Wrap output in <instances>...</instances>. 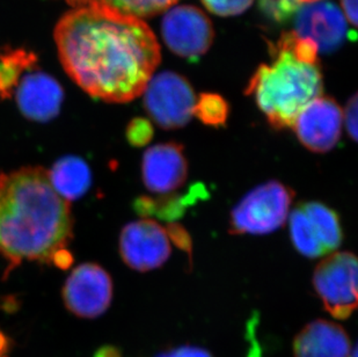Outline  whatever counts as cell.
<instances>
[{"instance_id":"f546056e","label":"cell","mask_w":358,"mask_h":357,"mask_svg":"<svg viewBox=\"0 0 358 357\" xmlns=\"http://www.w3.org/2000/svg\"><path fill=\"white\" fill-rule=\"evenodd\" d=\"M88 0H68V3L71 4L73 6H80V5H84V4L87 3Z\"/></svg>"},{"instance_id":"44dd1931","label":"cell","mask_w":358,"mask_h":357,"mask_svg":"<svg viewBox=\"0 0 358 357\" xmlns=\"http://www.w3.org/2000/svg\"><path fill=\"white\" fill-rule=\"evenodd\" d=\"M202 3L211 13L220 17H234L250 8L254 0H202Z\"/></svg>"},{"instance_id":"30bf717a","label":"cell","mask_w":358,"mask_h":357,"mask_svg":"<svg viewBox=\"0 0 358 357\" xmlns=\"http://www.w3.org/2000/svg\"><path fill=\"white\" fill-rule=\"evenodd\" d=\"M120 253L125 265L138 272L162 266L171 255L165 229L152 219L129 223L122 230Z\"/></svg>"},{"instance_id":"484cf974","label":"cell","mask_w":358,"mask_h":357,"mask_svg":"<svg viewBox=\"0 0 358 357\" xmlns=\"http://www.w3.org/2000/svg\"><path fill=\"white\" fill-rule=\"evenodd\" d=\"M73 255L72 253L64 247V248H59L51 255L50 263L54 266L57 267L59 270H68L71 268L73 265Z\"/></svg>"},{"instance_id":"e0dca14e","label":"cell","mask_w":358,"mask_h":357,"mask_svg":"<svg viewBox=\"0 0 358 357\" xmlns=\"http://www.w3.org/2000/svg\"><path fill=\"white\" fill-rule=\"evenodd\" d=\"M36 63L33 52L26 50H10L0 56V99L13 97L19 79L28 68Z\"/></svg>"},{"instance_id":"3957f363","label":"cell","mask_w":358,"mask_h":357,"mask_svg":"<svg viewBox=\"0 0 358 357\" xmlns=\"http://www.w3.org/2000/svg\"><path fill=\"white\" fill-rule=\"evenodd\" d=\"M271 64L257 68L246 93L255 99L275 129L294 125L298 115L322 93L318 47L312 41L283 33L271 47Z\"/></svg>"},{"instance_id":"2e32d148","label":"cell","mask_w":358,"mask_h":357,"mask_svg":"<svg viewBox=\"0 0 358 357\" xmlns=\"http://www.w3.org/2000/svg\"><path fill=\"white\" fill-rule=\"evenodd\" d=\"M51 186L65 201H73L85 195L92 183L90 166L75 155L59 159L48 172Z\"/></svg>"},{"instance_id":"83f0119b","label":"cell","mask_w":358,"mask_h":357,"mask_svg":"<svg viewBox=\"0 0 358 357\" xmlns=\"http://www.w3.org/2000/svg\"><path fill=\"white\" fill-rule=\"evenodd\" d=\"M12 341L3 330H0V357L10 356V351H12Z\"/></svg>"},{"instance_id":"5bb4252c","label":"cell","mask_w":358,"mask_h":357,"mask_svg":"<svg viewBox=\"0 0 358 357\" xmlns=\"http://www.w3.org/2000/svg\"><path fill=\"white\" fill-rule=\"evenodd\" d=\"M188 164L183 146L169 142L155 145L143 155L142 176L150 192L169 194L186 182Z\"/></svg>"},{"instance_id":"4fadbf2b","label":"cell","mask_w":358,"mask_h":357,"mask_svg":"<svg viewBox=\"0 0 358 357\" xmlns=\"http://www.w3.org/2000/svg\"><path fill=\"white\" fill-rule=\"evenodd\" d=\"M13 95L22 115L36 122H48L56 118L64 98L59 83L41 71L36 63L22 74Z\"/></svg>"},{"instance_id":"8fae6325","label":"cell","mask_w":358,"mask_h":357,"mask_svg":"<svg viewBox=\"0 0 358 357\" xmlns=\"http://www.w3.org/2000/svg\"><path fill=\"white\" fill-rule=\"evenodd\" d=\"M343 111L333 98L319 97L299 113L292 128L305 148L317 153L331 151L341 137Z\"/></svg>"},{"instance_id":"ffe728a7","label":"cell","mask_w":358,"mask_h":357,"mask_svg":"<svg viewBox=\"0 0 358 357\" xmlns=\"http://www.w3.org/2000/svg\"><path fill=\"white\" fill-rule=\"evenodd\" d=\"M304 1L305 0H260V7L269 19L282 24L290 20Z\"/></svg>"},{"instance_id":"7c38bea8","label":"cell","mask_w":358,"mask_h":357,"mask_svg":"<svg viewBox=\"0 0 358 357\" xmlns=\"http://www.w3.org/2000/svg\"><path fill=\"white\" fill-rule=\"evenodd\" d=\"M347 20L334 3L319 0L298 10L294 33L315 43L318 51L329 54L338 50L347 36Z\"/></svg>"},{"instance_id":"7a4b0ae2","label":"cell","mask_w":358,"mask_h":357,"mask_svg":"<svg viewBox=\"0 0 358 357\" xmlns=\"http://www.w3.org/2000/svg\"><path fill=\"white\" fill-rule=\"evenodd\" d=\"M73 238L68 201L51 186L47 169L22 167L0 174V258L5 276L24 261L50 263Z\"/></svg>"},{"instance_id":"ac0fdd59","label":"cell","mask_w":358,"mask_h":357,"mask_svg":"<svg viewBox=\"0 0 358 357\" xmlns=\"http://www.w3.org/2000/svg\"><path fill=\"white\" fill-rule=\"evenodd\" d=\"M105 5L119 13L143 20L162 13L179 0H88ZM87 1V3H88Z\"/></svg>"},{"instance_id":"9c48e42d","label":"cell","mask_w":358,"mask_h":357,"mask_svg":"<svg viewBox=\"0 0 358 357\" xmlns=\"http://www.w3.org/2000/svg\"><path fill=\"white\" fill-rule=\"evenodd\" d=\"M162 34L166 46L185 58L206 54L213 44V24L202 10L190 5L173 7L162 19Z\"/></svg>"},{"instance_id":"4316f807","label":"cell","mask_w":358,"mask_h":357,"mask_svg":"<svg viewBox=\"0 0 358 357\" xmlns=\"http://www.w3.org/2000/svg\"><path fill=\"white\" fill-rule=\"evenodd\" d=\"M342 10L345 20H348L352 26L357 24V0H341Z\"/></svg>"},{"instance_id":"d4e9b609","label":"cell","mask_w":358,"mask_h":357,"mask_svg":"<svg viewBox=\"0 0 358 357\" xmlns=\"http://www.w3.org/2000/svg\"><path fill=\"white\" fill-rule=\"evenodd\" d=\"M157 357H213L209 351L199 347H190V346H183V347L176 348L171 351H164Z\"/></svg>"},{"instance_id":"277c9868","label":"cell","mask_w":358,"mask_h":357,"mask_svg":"<svg viewBox=\"0 0 358 357\" xmlns=\"http://www.w3.org/2000/svg\"><path fill=\"white\" fill-rule=\"evenodd\" d=\"M294 192L280 181H269L248 192L232 210L230 233L268 234L287 220Z\"/></svg>"},{"instance_id":"8992f818","label":"cell","mask_w":358,"mask_h":357,"mask_svg":"<svg viewBox=\"0 0 358 357\" xmlns=\"http://www.w3.org/2000/svg\"><path fill=\"white\" fill-rule=\"evenodd\" d=\"M196 95L186 78L165 71L151 77L144 90V105L150 118L164 129H178L189 122Z\"/></svg>"},{"instance_id":"6da1fadb","label":"cell","mask_w":358,"mask_h":357,"mask_svg":"<svg viewBox=\"0 0 358 357\" xmlns=\"http://www.w3.org/2000/svg\"><path fill=\"white\" fill-rule=\"evenodd\" d=\"M55 41L65 71L103 102L124 104L139 97L160 63L159 43L144 21L96 1L65 14Z\"/></svg>"},{"instance_id":"603a6c76","label":"cell","mask_w":358,"mask_h":357,"mask_svg":"<svg viewBox=\"0 0 358 357\" xmlns=\"http://www.w3.org/2000/svg\"><path fill=\"white\" fill-rule=\"evenodd\" d=\"M165 231L169 239L172 240L174 245L179 247L180 250L185 251L189 256V259H192L193 241H192V237H190L188 231L178 223H169Z\"/></svg>"},{"instance_id":"f1b7e54d","label":"cell","mask_w":358,"mask_h":357,"mask_svg":"<svg viewBox=\"0 0 358 357\" xmlns=\"http://www.w3.org/2000/svg\"><path fill=\"white\" fill-rule=\"evenodd\" d=\"M93 357H122L121 351L114 346H103L95 351Z\"/></svg>"},{"instance_id":"cb8c5ba5","label":"cell","mask_w":358,"mask_h":357,"mask_svg":"<svg viewBox=\"0 0 358 357\" xmlns=\"http://www.w3.org/2000/svg\"><path fill=\"white\" fill-rule=\"evenodd\" d=\"M357 95L354 94L347 104L345 111H343V122H345V128L354 142H356V139H357Z\"/></svg>"},{"instance_id":"d6986e66","label":"cell","mask_w":358,"mask_h":357,"mask_svg":"<svg viewBox=\"0 0 358 357\" xmlns=\"http://www.w3.org/2000/svg\"><path fill=\"white\" fill-rule=\"evenodd\" d=\"M230 107L227 100L215 93H203L196 99L193 115L203 125L210 127H220L227 123Z\"/></svg>"},{"instance_id":"ba28073f","label":"cell","mask_w":358,"mask_h":357,"mask_svg":"<svg viewBox=\"0 0 358 357\" xmlns=\"http://www.w3.org/2000/svg\"><path fill=\"white\" fill-rule=\"evenodd\" d=\"M112 277L101 266L77 267L63 286V300L71 314L85 319L99 317L112 303Z\"/></svg>"},{"instance_id":"7402d4cb","label":"cell","mask_w":358,"mask_h":357,"mask_svg":"<svg viewBox=\"0 0 358 357\" xmlns=\"http://www.w3.org/2000/svg\"><path fill=\"white\" fill-rule=\"evenodd\" d=\"M153 134V125L146 118H134L127 127V139L130 144L137 148L149 144L152 141Z\"/></svg>"},{"instance_id":"5b68a950","label":"cell","mask_w":358,"mask_h":357,"mask_svg":"<svg viewBox=\"0 0 358 357\" xmlns=\"http://www.w3.org/2000/svg\"><path fill=\"white\" fill-rule=\"evenodd\" d=\"M315 293L336 319H347L357 307V259L352 253H334L322 260L313 275Z\"/></svg>"},{"instance_id":"4dcf8cb0","label":"cell","mask_w":358,"mask_h":357,"mask_svg":"<svg viewBox=\"0 0 358 357\" xmlns=\"http://www.w3.org/2000/svg\"><path fill=\"white\" fill-rule=\"evenodd\" d=\"M349 357H357V348H352V351H350V356Z\"/></svg>"},{"instance_id":"52a82bcc","label":"cell","mask_w":358,"mask_h":357,"mask_svg":"<svg viewBox=\"0 0 358 357\" xmlns=\"http://www.w3.org/2000/svg\"><path fill=\"white\" fill-rule=\"evenodd\" d=\"M290 236L298 252L308 258L326 255L342 243L338 214L320 202L303 203L290 216Z\"/></svg>"},{"instance_id":"9a60e30c","label":"cell","mask_w":358,"mask_h":357,"mask_svg":"<svg viewBox=\"0 0 358 357\" xmlns=\"http://www.w3.org/2000/svg\"><path fill=\"white\" fill-rule=\"evenodd\" d=\"M350 351L348 334L331 321H312L294 337V357H349Z\"/></svg>"}]
</instances>
